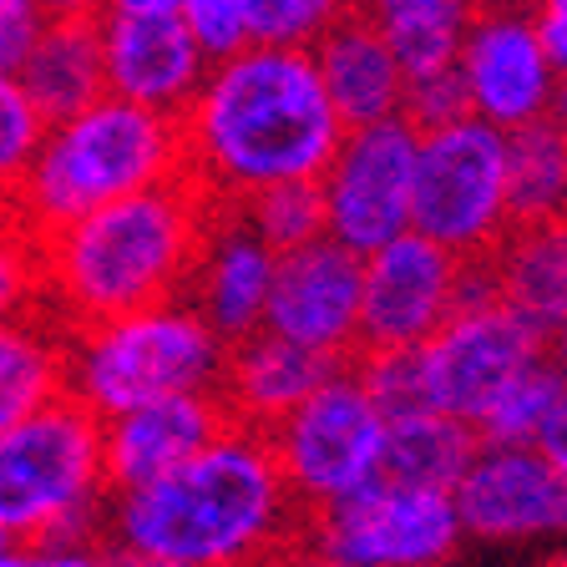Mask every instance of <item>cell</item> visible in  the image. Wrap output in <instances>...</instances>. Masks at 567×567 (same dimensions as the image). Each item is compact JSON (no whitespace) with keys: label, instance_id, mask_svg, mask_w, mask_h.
<instances>
[{"label":"cell","instance_id":"7c38bea8","mask_svg":"<svg viewBox=\"0 0 567 567\" xmlns=\"http://www.w3.org/2000/svg\"><path fill=\"white\" fill-rule=\"evenodd\" d=\"M466 259L446 244L405 228L401 238L365 254L360 284V350H405L425 344L456 315Z\"/></svg>","mask_w":567,"mask_h":567},{"label":"cell","instance_id":"e0dca14e","mask_svg":"<svg viewBox=\"0 0 567 567\" xmlns=\"http://www.w3.org/2000/svg\"><path fill=\"white\" fill-rule=\"evenodd\" d=\"M234 425L218 390H193V395H167V401L132 405L122 415L102 421L106 446V486L132 492L142 482H157L163 472L198 456L208 441H218Z\"/></svg>","mask_w":567,"mask_h":567},{"label":"cell","instance_id":"2e32d148","mask_svg":"<svg viewBox=\"0 0 567 567\" xmlns=\"http://www.w3.org/2000/svg\"><path fill=\"white\" fill-rule=\"evenodd\" d=\"M102 61L106 92L167 117H183V106L193 102L208 71V51L198 47V35L177 11H102Z\"/></svg>","mask_w":567,"mask_h":567},{"label":"cell","instance_id":"3957f363","mask_svg":"<svg viewBox=\"0 0 567 567\" xmlns=\"http://www.w3.org/2000/svg\"><path fill=\"white\" fill-rule=\"evenodd\" d=\"M218 203L188 173L41 234L47 315L61 330L183 299Z\"/></svg>","mask_w":567,"mask_h":567},{"label":"cell","instance_id":"603a6c76","mask_svg":"<svg viewBox=\"0 0 567 567\" xmlns=\"http://www.w3.org/2000/svg\"><path fill=\"white\" fill-rule=\"evenodd\" d=\"M476 446H482L476 425L461 421V415L436 411V405L411 411V415H390L385 451H380V476L456 492V482H461V472L472 466Z\"/></svg>","mask_w":567,"mask_h":567},{"label":"cell","instance_id":"f1b7e54d","mask_svg":"<svg viewBox=\"0 0 567 567\" xmlns=\"http://www.w3.org/2000/svg\"><path fill=\"white\" fill-rule=\"evenodd\" d=\"M47 112L35 106V96L25 92V82L16 71H0V208L16 198L25 167L41 153L47 137Z\"/></svg>","mask_w":567,"mask_h":567},{"label":"cell","instance_id":"ac0fdd59","mask_svg":"<svg viewBox=\"0 0 567 567\" xmlns=\"http://www.w3.org/2000/svg\"><path fill=\"white\" fill-rule=\"evenodd\" d=\"M274 269H279V254H274V248L264 244V238L254 234L228 203H218L213 228H208V244H203L198 269H193L188 295L183 299H188L213 330L234 344V340H244V334L264 330Z\"/></svg>","mask_w":567,"mask_h":567},{"label":"cell","instance_id":"4dcf8cb0","mask_svg":"<svg viewBox=\"0 0 567 567\" xmlns=\"http://www.w3.org/2000/svg\"><path fill=\"white\" fill-rule=\"evenodd\" d=\"M350 11L354 0H244L248 41L264 47H315Z\"/></svg>","mask_w":567,"mask_h":567},{"label":"cell","instance_id":"484cf974","mask_svg":"<svg viewBox=\"0 0 567 567\" xmlns=\"http://www.w3.org/2000/svg\"><path fill=\"white\" fill-rule=\"evenodd\" d=\"M507 198L512 224L567 218V127L537 117L507 132Z\"/></svg>","mask_w":567,"mask_h":567},{"label":"cell","instance_id":"ffe728a7","mask_svg":"<svg viewBox=\"0 0 567 567\" xmlns=\"http://www.w3.org/2000/svg\"><path fill=\"white\" fill-rule=\"evenodd\" d=\"M309 51L344 127H365V122L405 112V66L370 16H340Z\"/></svg>","mask_w":567,"mask_h":567},{"label":"cell","instance_id":"d4e9b609","mask_svg":"<svg viewBox=\"0 0 567 567\" xmlns=\"http://www.w3.org/2000/svg\"><path fill=\"white\" fill-rule=\"evenodd\" d=\"M354 11L380 25L390 51L401 56L405 82H411L425 71L456 66L461 35L472 25L476 6L472 0H354Z\"/></svg>","mask_w":567,"mask_h":567},{"label":"cell","instance_id":"5b68a950","mask_svg":"<svg viewBox=\"0 0 567 567\" xmlns=\"http://www.w3.org/2000/svg\"><path fill=\"white\" fill-rule=\"evenodd\" d=\"M106 512L102 415L71 390L0 431V532L11 543H96Z\"/></svg>","mask_w":567,"mask_h":567},{"label":"cell","instance_id":"30bf717a","mask_svg":"<svg viewBox=\"0 0 567 567\" xmlns=\"http://www.w3.org/2000/svg\"><path fill=\"white\" fill-rule=\"evenodd\" d=\"M415 153H421V127L405 112L344 127L330 167L319 173L324 234L354 254H375L380 244L401 238L411 228Z\"/></svg>","mask_w":567,"mask_h":567},{"label":"cell","instance_id":"ab89813d","mask_svg":"<svg viewBox=\"0 0 567 567\" xmlns=\"http://www.w3.org/2000/svg\"><path fill=\"white\" fill-rule=\"evenodd\" d=\"M47 16H102V0H41Z\"/></svg>","mask_w":567,"mask_h":567},{"label":"cell","instance_id":"52a82bcc","mask_svg":"<svg viewBox=\"0 0 567 567\" xmlns=\"http://www.w3.org/2000/svg\"><path fill=\"white\" fill-rule=\"evenodd\" d=\"M411 228L461 259H486L512 228L507 132L482 117L421 132Z\"/></svg>","mask_w":567,"mask_h":567},{"label":"cell","instance_id":"e575fe53","mask_svg":"<svg viewBox=\"0 0 567 567\" xmlns=\"http://www.w3.org/2000/svg\"><path fill=\"white\" fill-rule=\"evenodd\" d=\"M0 567H106L92 543H6Z\"/></svg>","mask_w":567,"mask_h":567},{"label":"cell","instance_id":"8fae6325","mask_svg":"<svg viewBox=\"0 0 567 567\" xmlns=\"http://www.w3.org/2000/svg\"><path fill=\"white\" fill-rule=\"evenodd\" d=\"M456 71L472 102V117L512 132L537 117H553L557 71L543 31L532 21L527 6H482L461 35Z\"/></svg>","mask_w":567,"mask_h":567},{"label":"cell","instance_id":"cb8c5ba5","mask_svg":"<svg viewBox=\"0 0 567 567\" xmlns=\"http://www.w3.org/2000/svg\"><path fill=\"white\" fill-rule=\"evenodd\" d=\"M66 395V330L51 315L0 324V431Z\"/></svg>","mask_w":567,"mask_h":567},{"label":"cell","instance_id":"60d3db41","mask_svg":"<svg viewBox=\"0 0 567 567\" xmlns=\"http://www.w3.org/2000/svg\"><path fill=\"white\" fill-rule=\"evenodd\" d=\"M553 122H557V127H567V71H563V82H557V96H553Z\"/></svg>","mask_w":567,"mask_h":567},{"label":"cell","instance_id":"d6986e66","mask_svg":"<svg viewBox=\"0 0 567 567\" xmlns=\"http://www.w3.org/2000/svg\"><path fill=\"white\" fill-rule=\"evenodd\" d=\"M344 365H350V360H340V354L309 350V344L284 340V334H274V330H254L228 344L218 395H224L228 415H234L238 425H254V431L269 436L284 415L295 411L299 401H309V395Z\"/></svg>","mask_w":567,"mask_h":567},{"label":"cell","instance_id":"5bb4252c","mask_svg":"<svg viewBox=\"0 0 567 567\" xmlns=\"http://www.w3.org/2000/svg\"><path fill=\"white\" fill-rule=\"evenodd\" d=\"M451 496H456L466 537H482V543L567 537V472L543 446L482 441Z\"/></svg>","mask_w":567,"mask_h":567},{"label":"cell","instance_id":"d590c367","mask_svg":"<svg viewBox=\"0 0 567 567\" xmlns=\"http://www.w3.org/2000/svg\"><path fill=\"white\" fill-rule=\"evenodd\" d=\"M41 6H0V71H21L41 35Z\"/></svg>","mask_w":567,"mask_h":567},{"label":"cell","instance_id":"8d00e7d4","mask_svg":"<svg viewBox=\"0 0 567 567\" xmlns=\"http://www.w3.org/2000/svg\"><path fill=\"white\" fill-rule=\"evenodd\" d=\"M527 11L537 21V31H543L557 71H567V0H527Z\"/></svg>","mask_w":567,"mask_h":567},{"label":"cell","instance_id":"9c48e42d","mask_svg":"<svg viewBox=\"0 0 567 567\" xmlns=\"http://www.w3.org/2000/svg\"><path fill=\"white\" fill-rule=\"evenodd\" d=\"M456 496L375 476L365 492L309 512L305 543L334 567H441L461 547Z\"/></svg>","mask_w":567,"mask_h":567},{"label":"cell","instance_id":"f546056e","mask_svg":"<svg viewBox=\"0 0 567 567\" xmlns=\"http://www.w3.org/2000/svg\"><path fill=\"white\" fill-rule=\"evenodd\" d=\"M25 315H47V284H41V238L0 208V324Z\"/></svg>","mask_w":567,"mask_h":567},{"label":"cell","instance_id":"9a60e30c","mask_svg":"<svg viewBox=\"0 0 567 567\" xmlns=\"http://www.w3.org/2000/svg\"><path fill=\"white\" fill-rule=\"evenodd\" d=\"M360 284H365V254L344 248L340 238L324 234L315 244L289 248L274 269L264 330L354 360L360 354Z\"/></svg>","mask_w":567,"mask_h":567},{"label":"cell","instance_id":"b9f144b4","mask_svg":"<svg viewBox=\"0 0 567 567\" xmlns=\"http://www.w3.org/2000/svg\"><path fill=\"white\" fill-rule=\"evenodd\" d=\"M553 354H557V365L567 370V319H563V330L553 334Z\"/></svg>","mask_w":567,"mask_h":567},{"label":"cell","instance_id":"44dd1931","mask_svg":"<svg viewBox=\"0 0 567 567\" xmlns=\"http://www.w3.org/2000/svg\"><path fill=\"white\" fill-rule=\"evenodd\" d=\"M492 295L553 344L567 319V218L512 224L486 254Z\"/></svg>","mask_w":567,"mask_h":567},{"label":"cell","instance_id":"4316f807","mask_svg":"<svg viewBox=\"0 0 567 567\" xmlns=\"http://www.w3.org/2000/svg\"><path fill=\"white\" fill-rule=\"evenodd\" d=\"M567 401V370L557 365V354H537L476 415V436L492 446H537L543 431L553 425L557 405Z\"/></svg>","mask_w":567,"mask_h":567},{"label":"cell","instance_id":"4fadbf2b","mask_svg":"<svg viewBox=\"0 0 567 567\" xmlns=\"http://www.w3.org/2000/svg\"><path fill=\"white\" fill-rule=\"evenodd\" d=\"M553 344L532 330V324H522L502 299L456 305V315L421 344L431 405L476 425L482 405L492 401L496 390L507 385L527 360H537Z\"/></svg>","mask_w":567,"mask_h":567},{"label":"cell","instance_id":"7bdbcfd3","mask_svg":"<svg viewBox=\"0 0 567 567\" xmlns=\"http://www.w3.org/2000/svg\"><path fill=\"white\" fill-rule=\"evenodd\" d=\"M476 11H482V6H527V0H472Z\"/></svg>","mask_w":567,"mask_h":567},{"label":"cell","instance_id":"74e56055","mask_svg":"<svg viewBox=\"0 0 567 567\" xmlns=\"http://www.w3.org/2000/svg\"><path fill=\"white\" fill-rule=\"evenodd\" d=\"M106 567H188V563H173V557L137 553V547H122V543H112V547H106Z\"/></svg>","mask_w":567,"mask_h":567},{"label":"cell","instance_id":"ba28073f","mask_svg":"<svg viewBox=\"0 0 567 567\" xmlns=\"http://www.w3.org/2000/svg\"><path fill=\"white\" fill-rule=\"evenodd\" d=\"M269 446L299 507L324 512L380 476L385 415L354 365H344L274 425Z\"/></svg>","mask_w":567,"mask_h":567},{"label":"cell","instance_id":"d6a6232c","mask_svg":"<svg viewBox=\"0 0 567 567\" xmlns=\"http://www.w3.org/2000/svg\"><path fill=\"white\" fill-rule=\"evenodd\" d=\"M405 117H411L421 132L472 117V102H466L461 71L441 66V71H425V76H411V82H405Z\"/></svg>","mask_w":567,"mask_h":567},{"label":"cell","instance_id":"8992f818","mask_svg":"<svg viewBox=\"0 0 567 567\" xmlns=\"http://www.w3.org/2000/svg\"><path fill=\"white\" fill-rule=\"evenodd\" d=\"M228 340L188 299H163L66 330V390L102 421L167 395L218 390Z\"/></svg>","mask_w":567,"mask_h":567},{"label":"cell","instance_id":"6da1fadb","mask_svg":"<svg viewBox=\"0 0 567 567\" xmlns=\"http://www.w3.org/2000/svg\"><path fill=\"white\" fill-rule=\"evenodd\" d=\"M183 173L213 203H238L274 183L330 167L344 137L309 47H248L208 61L183 106Z\"/></svg>","mask_w":567,"mask_h":567},{"label":"cell","instance_id":"f6af8a7d","mask_svg":"<svg viewBox=\"0 0 567 567\" xmlns=\"http://www.w3.org/2000/svg\"><path fill=\"white\" fill-rule=\"evenodd\" d=\"M557 567H567V553H563V557H557Z\"/></svg>","mask_w":567,"mask_h":567},{"label":"cell","instance_id":"83f0119b","mask_svg":"<svg viewBox=\"0 0 567 567\" xmlns=\"http://www.w3.org/2000/svg\"><path fill=\"white\" fill-rule=\"evenodd\" d=\"M228 208H234L274 254H289V248H299V244L324 238V188H319V177L274 183V188L248 193V198L228 203Z\"/></svg>","mask_w":567,"mask_h":567},{"label":"cell","instance_id":"7a4b0ae2","mask_svg":"<svg viewBox=\"0 0 567 567\" xmlns=\"http://www.w3.org/2000/svg\"><path fill=\"white\" fill-rule=\"evenodd\" d=\"M305 522L269 436L234 421L157 482L112 492L106 537L188 567H274L305 543Z\"/></svg>","mask_w":567,"mask_h":567},{"label":"cell","instance_id":"7402d4cb","mask_svg":"<svg viewBox=\"0 0 567 567\" xmlns=\"http://www.w3.org/2000/svg\"><path fill=\"white\" fill-rule=\"evenodd\" d=\"M47 122L106 96V61H102V16H47L25 66L16 71Z\"/></svg>","mask_w":567,"mask_h":567},{"label":"cell","instance_id":"ee69618b","mask_svg":"<svg viewBox=\"0 0 567 567\" xmlns=\"http://www.w3.org/2000/svg\"><path fill=\"white\" fill-rule=\"evenodd\" d=\"M0 6H41V0H0Z\"/></svg>","mask_w":567,"mask_h":567},{"label":"cell","instance_id":"836d02e7","mask_svg":"<svg viewBox=\"0 0 567 567\" xmlns=\"http://www.w3.org/2000/svg\"><path fill=\"white\" fill-rule=\"evenodd\" d=\"M177 16L188 21V31L198 35V47L208 51V61L228 56V51L248 47V21L244 0H177Z\"/></svg>","mask_w":567,"mask_h":567},{"label":"cell","instance_id":"1f68e13d","mask_svg":"<svg viewBox=\"0 0 567 567\" xmlns=\"http://www.w3.org/2000/svg\"><path fill=\"white\" fill-rule=\"evenodd\" d=\"M354 375L365 380V390L375 395L380 415H411L431 405V385H425V360L421 344H405V350H360L350 360Z\"/></svg>","mask_w":567,"mask_h":567},{"label":"cell","instance_id":"f35d334b","mask_svg":"<svg viewBox=\"0 0 567 567\" xmlns=\"http://www.w3.org/2000/svg\"><path fill=\"white\" fill-rule=\"evenodd\" d=\"M102 11H122V16H147V11H177V0H102Z\"/></svg>","mask_w":567,"mask_h":567},{"label":"cell","instance_id":"277c9868","mask_svg":"<svg viewBox=\"0 0 567 567\" xmlns=\"http://www.w3.org/2000/svg\"><path fill=\"white\" fill-rule=\"evenodd\" d=\"M177 173H183V122L106 92L82 112L51 122L41 153L6 208L41 238L102 203L157 188Z\"/></svg>","mask_w":567,"mask_h":567}]
</instances>
